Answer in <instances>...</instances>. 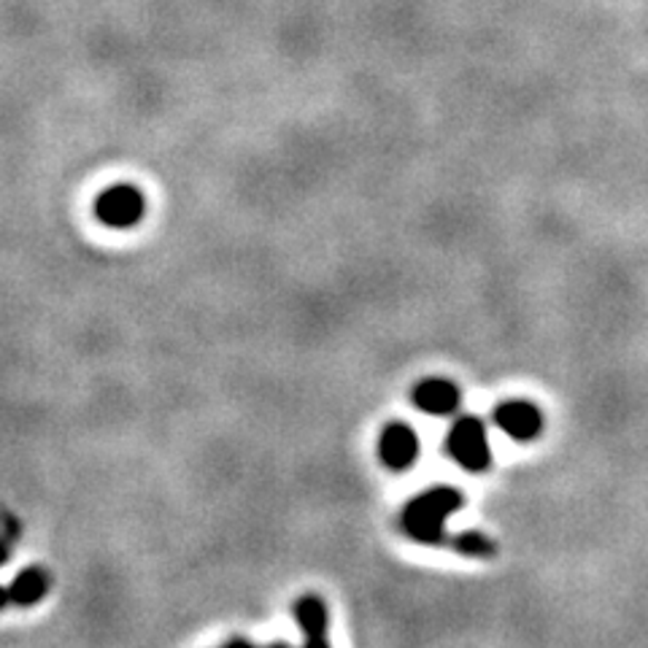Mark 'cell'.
<instances>
[{
    "mask_svg": "<svg viewBox=\"0 0 648 648\" xmlns=\"http://www.w3.org/2000/svg\"><path fill=\"white\" fill-rule=\"evenodd\" d=\"M9 557H11L9 543H3V540H0V568H3V564L9 562Z\"/></svg>",
    "mask_w": 648,
    "mask_h": 648,
    "instance_id": "10",
    "label": "cell"
},
{
    "mask_svg": "<svg viewBox=\"0 0 648 648\" xmlns=\"http://www.w3.org/2000/svg\"><path fill=\"white\" fill-rule=\"evenodd\" d=\"M9 602H11V595H9V589H6V587H0V611H3V608L9 606Z\"/></svg>",
    "mask_w": 648,
    "mask_h": 648,
    "instance_id": "11",
    "label": "cell"
},
{
    "mask_svg": "<svg viewBox=\"0 0 648 648\" xmlns=\"http://www.w3.org/2000/svg\"><path fill=\"white\" fill-rule=\"evenodd\" d=\"M446 549L456 551V554H462V557H470V559H492L494 554H498V546H494V540L484 536V532H475V530L454 532V536H449Z\"/></svg>",
    "mask_w": 648,
    "mask_h": 648,
    "instance_id": "9",
    "label": "cell"
},
{
    "mask_svg": "<svg viewBox=\"0 0 648 648\" xmlns=\"http://www.w3.org/2000/svg\"><path fill=\"white\" fill-rule=\"evenodd\" d=\"M465 508V494L454 487H432L409 500L400 513V527L414 543L446 546V522Z\"/></svg>",
    "mask_w": 648,
    "mask_h": 648,
    "instance_id": "1",
    "label": "cell"
},
{
    "mask_svg": "<svg viewBox=\"0 0 648 648\" xmlns=\"http://www.w3.org/2000/svg\"><path fill=\"white\" fill-rule=\"evenodd\" d=\"M419 451H422V443H419L416 430L411 428V424L392 422L381 430L379 460L384 462V468L395 470V473H403V470L416 465Z\"/></svg>",
    "mask_w": 648,
    "mask_h": 648,
    "instance_id": "5",
    "label": "cell"
},
{
    "mask_svg": "<svg viewBox=\"0 0 648 648\" xmlns=\"http://www.w3.org/2000/svg\"><path fill=\"white\" fill-rule=\"evenodd\" d=\"M292 616L297 621L303 640L311 648H327L330 646V611L327 602L320 595H303L297 597L292 606Z\"/></svg>",
    "mask_w": 648,
    "mask_h": 648,
    "instance_id": "7",
    "label": "cell"
},
{
    "mask_svg": "<svg viewBox=\"0 0 648 648\" xmlns=\"http://www.w3.org/2000/svg\"><path fill=\"white\" fill-rule=\"evenodd\" d=\"M492 419L511 441L519 443L536 441V438L543 435L546 428L543 411L530 400H505V403L494 405Z\"/></svg>",
    "mask_w": 648,
    "mask_h": 648,
    "instance_id": "4",
    "label": "cell"
},
{
    "mask_svg": "<svg viewBox=\"0 0 648 648\" xmlns=\"http://www.w3.org/2000/svg\"><path fill=\"white\" fill-rule=\"evenodd\" d=\"M411 400L428 416H454L462 405V390L456 381L430 376L419 381L414 392H411Z\"/></svg>",
    "mask_w": 648,
    "mask_h": 648,
    "instance_id": "6",
    "label": "cell"
},
{
    "mask_svg": "<svg viewBox=\"0 0 648 648\" xmlns=\"http://www.w3.org/2000/svg\"><path fill=\"white\" fill-rule=\"evenodd\" d=\"M95 214L106 227L114 230H130L146 214L144 193L132 184H114L106 193H100L98 203H95Z\"/></svg>",
    "mask_w": 648,
    "mask_h": 648,
    "instance_id": "3",
    "label": "cell"
},
{
    "mask_svg": "<svg viewBox=\"0 0 648 648\" xmlns=\"http://www.w3.org/2000/svg\"><path fill=\"white\" fill-rule=\"evenodd\" d=\"M446 451L451 460L468 473H484L492 465V443L487 424L479 416H460L446 435Z\"/></svg>",
    "mask_w": 648,
    "mask_h": 648,
    "instance_id": "2",
    "label": "cell"
},
{
    "mask_svg": "<svg viewBox=\"0 0 648 648\" xmlns=\"http://www.w3.org/2000/svg\"><path fill=\"white\" fill-rule=\"evenodd\" d=\"M49 589H52V576H49V570L24 568L22 573L11 581L9 595L14 606L30 608V606H36V602H41L43 597L49 595Z\"/></svg>",
    "mask_w": 648,
    "mask_h": 648,
    "instance_id": "8",
    "label": "cell"
}]
</instances>
